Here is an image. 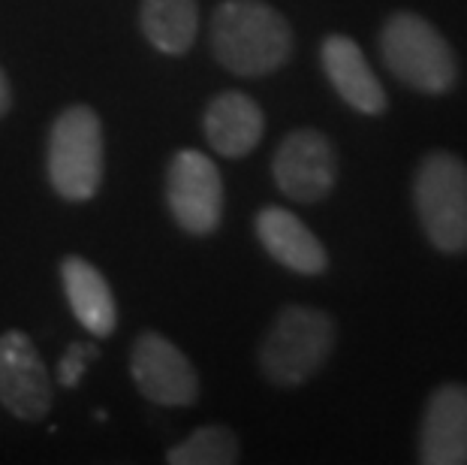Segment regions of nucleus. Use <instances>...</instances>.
Returning <instances> with one entry per match:
<instances>
[{
    "label": "nucleus",
    "instance_id": "f257e3e1",
    "mask_svg": "<svg viewBox=\"0 0 467 465\" xmlns=\"http://www.w3.org/2000/svg\"><path fill=\"white\" fill-rule=\"evenodd\" d=\"M212 55L235 76H268L290 61V22L263 0H223L212 16Z\"/></svg>",
    "mask_w": 467,
    "mask_h": 465
},
{
    "label": "nucleus",
    "instance_id": "f03ea898",
    "mask_svg": "<svg viewBox=\"0 0 467 465\" xmlns=\"http://www.w3.org/2000/svg\"><path fill=\"white\" fill-rule=\"evenodd\" d=\"M335 348V321L311 305H286L268 326L260 365L277 387H299L314 378Z\"/></svg>",
    "mask_w": 467,
    "mask_h": 465
},
{
    "label": "nucleus",
    "instance_id": "7ed1b4c3",
    "mask_svg": "<svg viewBox=\"0 0 467 465\" xmlns=\"http://www.w3.org/2000/svg\"><path fill=\"white\" fill-rule=\"evenodd\" d=\"M413 206L437 251H467V164L462 157L450 152L425 154L413 175Z\"/></svg>",
    "mask_w": 467,
    "mask_h": 465
},
{
    "label": "nucleus",
    "instance_id": "20e7f679",
    "mask_svg": "<svg viewBox=\"0 0 467 465\" xmlns=\"http://www.w3.org/2000/svg\"><path fill=\"white\" fill-rule=\"evenodd\" d=\"M380 55L395 79L422 94H446L459 76L450 43L416 13H395L386 18Z\"/></svg>",
    "mask_w": 467,
    "mask_h": 465
},
{
    "label": "nucleus",
    "instance_id": "39448f33",
    "mask_svg": "<svg viewBox=\"0 0 467 465\" xmlns=\"http://www.w3.org/2000/svg\"><path fill=\"white\" fill-rule=\"evenodd\" d=\"M48 182L64 200L85 203L103 182V124L91 106H69L48 136Z\"/></svg>",
    "mask_w": 467,
    "mask_h": 465
},
{
    "label": "nucleus",
    "instance_id": "423d86ee",
    "mask_svg": "<svg viewBox=\"0 0 467 465\" xmlns=\"http://www.w3.org/2000/svg\"><path fill=\"white\" fill-rule=\"evenodd\" d=\"M166 200L184 233H214L223 217V182L212 157L196 148L178 152L166 170Z\"/></svg>",
    "mask_w": 467,
    "mask_h": 465
},
{
    "label": "nucleus",
    "instance_id": "0eeeda50",
    "mask_svg": "<svg viewBox=\"0 0 467 465\" xmlns=\"http://www.w3.org/2000/svg\"><path fill=\"white\" fill-rule=\"evenodd\" d=\"M272 175L281 194L296 203H320L337 182V157L332 143L320 131L302 127L284 136L277 145Z\"/></svg>",
    "mask_w": 467,
    "mask_h": 465
},
{
    "label": "nucleus",
    "instance_id": "6e6552de",
    "mask_svg": "<svg viewBox=\"0 0 467 465\" xmlns=\"http://www.w3.org/2000/svg\"><path fill=\"white\" fill-rule=\"evenodd\" d=\"M130 375L139 393L157 405H193L200 396V381L191 360L154 330L133 342Z\"/></svg>",
    "mask_w": 467,
    "mask_h": 465
},
{
    "label": "nucleus",
    "instance_id": "1a4fd4ad",
    "mask_svg": "<svg viewBox=\"0 0 467 465\" xmlns=\"http://www.w3.org/2000/svg\"><path fill=\"white\" fill-rule=\"evenodd\" d=\"M0 402L18 420L36 423L52 405V381L36 344L22 330L0 335Z\"/></svg>",
    "mask_w": 467,
    "mask_h": 465
},
{
    "label": "nucleus",
    "instance_id": "9d476101",
    "mask_svg": "<svg viewBox=\"0 0 467 465\" xmlns=\"http://www.w3.org/2000/svg\"><path fill=\"white\" fill-rule=\"evenodd\" d=\"M420 462L467 465V387L441 384L425 402L420 427Z\"/></svg>",
    "mask_w": 467,
    "mask_h": 465
},
{
    "label": "nucleus",
    "instance_id": "9b49d317",
    "mask_svg": "<svg viewBox=\"0 0 467 465\" xmlns=\"http://www.w3.org/2000/svg\"><path fill=\"white\" fill-rule=\"evenodd\" d=\"M320 61L326 79L332 82V88L341 94V100L347 106H353L362 115H380L386 109V91L380 85V79L371 70L368 58L362 55L359 43H353L350 37L332 34L323 39L320 48Z\"/></svg>",
    "mask_w": 467,
    "mask_h": 465
},
{
    "label": "nucleus",
    "instance_id": "f8f14e48",
    "mask_svg": "<svg viewBox=\"0 0 467 465\" xmlns=\"http://www.w3.org/2000/svg\"><path fill=\"white\" fill-rule=\"evenodd\" d=\"M256 236L263 248L275 257L277 263L299 275H320L329 266L323 242L307 230L299 215L281 209V206H265L256 215Z\"/></svg>",
    "mask_w": 467,
    "mask_h": 465
},
{
    "label": "nucleus",
    "instance_id": "ddd939ff",
    "mask_svg": "<svg viewBox=\"0 0 467 465\" xmlns=\"http://www.w3.org/2000/svg\"><path fill=\"white\" fill-rule=\"evenodd\" d=\"M202 127H205L208 145H212L217 154L244 157L260 145L265 118L254 97H247L242 91H223L208 103Z\"/></svg>",
    "mask_w": 467,
    "mask_h": 465
},
{
    "label": "nucleus",
    "instance_id": "4468645a",
    "mask_svg": "<svg viewBox=\"0 0 467 465\" xmlns=\"http://www.w3.org/2000/svg\"><path fill=\"white\" fill-rule=\"evenodd\" d=\"M61 281L67 302L73 309L76 321L85 326L88 333L106 335L115 333L118 323V309H115V296L112 287L103 279V272L94 263H88L85 257H64L61 263Z\"/></svg>",
    "mask_w": 467,
    "mask_h": 465
},
{
    "label": "nucleus",
    "instance_id": "2eb2a0df",
    "mask_svg": "<svg viewBox=\"0 0 467 465\" xmlns=\"http://www.w3.org/2000/svg\"><path fill=\"white\" fill-rule=\"evenodd\" d=\"M142 31L157 52L184 55L200 31L196 0H142Z\"/></svg>",
    "mask_w": 467,
    "mask_h": 465
},
{
    "label": "nucleus",
    "instance_id": "dca6fc26",
    "mask_svg": "<svg viewBox=\"0 0 467 465\" xmlns=\"http://www.w3.org/2000/svg\"><path fill=\"white\" fill-rule=\"evenodd\" d=\"M238 439L230 427H200L166 453L172 465H233L238 462Z\"/></svg>",
    "mask_w": 467,
    "mask_h": 465
},
{
    "label": "nucleus",
    "instance_id": "f3484780",
    "mask_svg": "<svg viewBox=\"0 0 467 465\" xmlns=\"http://www.w3.org/2000/svg\"><path fill=\"white\" fill-rule=\"evenodd\" d=\"M94 357H97V348L91 342H73L61 357V363H57V381H61L64 387H78L88 363Z\"/></svg>",
    "mask_w": 467,
    "mask_h": 465
},
{
    "label": "nucleus",
    "instance_id": "a211bd4d",
    "mask_svg": "<svg viewBox=\"0 0 467 465\" xmlns=\"http://www.w3.org/2000/svg\"><path fill=\"white\" fill-rule=\"evenodd\" d=\"M9 106H13V88H9L6 73L0 70V115H6Z\"/></svg>",
    "mask_w": 467,
    "mask_h": 465
}]
</instances>
